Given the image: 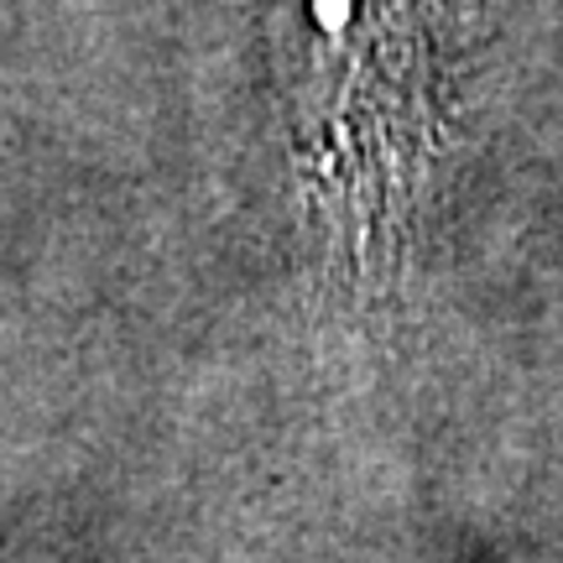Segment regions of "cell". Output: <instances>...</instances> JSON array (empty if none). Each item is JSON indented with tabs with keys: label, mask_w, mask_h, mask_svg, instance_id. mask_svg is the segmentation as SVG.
<instances>
[{
	"label": "cell",
	"mask_w": 563,
	"mask_h": 563,
	"mask_svg": "<svg viewBox=\"0 0 563 563\" xmlns=\"http://www.w3.org/2000/svg\"><path fill=\"white\" fill-rule=\"evenodd\" d=\"M319 47L308 79L323 84L329 146L344 157L350 194L391 199L422 152V11L418 0H302Z\"/></svg>",
	"instance_id": "1"
}]
</instances>
